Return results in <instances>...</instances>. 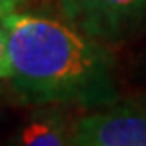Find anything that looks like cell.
<instances>
[{
	"instance_id": "4",
	"label": "cell",
	"mask_w": 146,
	"mask_h": 146,
	"mask_svg": "<svg viewBox=\"0 0 146 146\" xmlns=\"http://www.w3.org/2000/svg\"><path fill=\"white\" fill-rule=\"evenodd\" d=\"M72 125L59 110H40L21 129L17 146H72Z\"/></svg>"
},
{
	"instance_id": "3",
	"label": "cell",
	"mask_w": 146,
	"mask_h": 146,
	"mask_svg": "<svg viewBox=\"0 0 146 146\" xmlns=\"http://www.w3.org/2000/svg\"><path fill=\"white\" fill-rule=\"evenodd\" d=\"M72 146H146V103H110L74 119Z\"/></svg>"
},
{
	"instance_id": "1",
	"label": "cell",
	"mask_w": 146,
	"mask_h": 146,
	"mask_svg": "<svg viewBox=\"0 0 146 146\" xmlns=\"http://www.w3.org/2000/svg\"><path fill=\"white\" fill-rule=\"evenodd\" d=\"M8 38L11 82L33 106L97 108L118 99L108 46L63 19L15 11L0 19Z\"/></svg>"
},
{
	"instance_id": "6",
	"label": "cell",
	"mask_w": 146,
	"mask_h": 146,
	"mask_svg": "<svg viewBox=\"0 0 146 146\" xmlns=\"http://www.w3.org/2000/svg\"><path fill=\"white\" fill-rule=\"evenodd\" d=\"M29 0H0V19L10 13H15L27 4Z\"/></svg>"
},
{
	"instance_id": "2",
	"label": "cell",
	"mask_w": 146,
	"mask_h": 146,
	"mask_svg": "<svg viewBox=\"0 0 146 146\" xmlns=\"http://www.w3.org/2000/svg\"><path fill=\"white\" fill-rule=\"evenodd\" d=\"M57 11L106 46L129 42L146 31V0H57Z\"/></svg>"
},
{
	"instance_id": "5",
	"label": "cell",
	"mask_w": 146,
	"mask_h": 146,
	"mask_svg": "<svg viewBox=\"0 0 146 146\" xmlns=\"http://www.w3.org/2000/svg\"><path fill=\"white\" fill-rule=\"evenodd\" d=\"M11 78V68H10V59H8V38L6 31L0 23V80H10Z\"/></svg>"
}]
</instances>
